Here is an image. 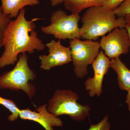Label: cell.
Masks as SVG:
<instances>
[{
    "label": "cell",
    "mask_w": 130,
    "mask_h": 130,
    "mask_svg": "<svg viewBox=\"0 0 130 130\" xmlns=\"http://www.w3.org/2000/svg\"><path fill=\"white\" fill-rule=\"evenodd\" d=\"M25 8L20 11L14 20H11L5 30L2 42L4 51L0 56V68L14 65L20 54L28 52L32 54L35 50H44L46 45L38 36L35 21L41 19L26 20Z\"/></svg>",
    "instance_id": "obj_1"
},
{
    "label": "cell",
    "mask_w": 130,
    "mask_h": 130,
    "mask_svg": "<svg viewBox=\"0 0 130 130\" xmlns=\"http://www.w3.org/2000/svg\"><path fill=\"white\" fill-rule=\"evenodd\" d=\"M116 17L113 11L102 6L88 8L81 18V38L95 41L115 28H125L126 23L125 17Z\"/></svg>",
    "instance_id": "obj_2"
},
{
    "label": "cell",
    "mask_w": 130,
    "mask_h": 130,
    "mask_svg": "<svg viewBox=\"0 0 130 130\" xmlns=\"http://www.w3.org/2000/svg\"><path fill=\"white\" fill-rule=\"evenodd\" d=\"M28 56L25 53L19 55L13 69L0 75V89L24 91L30 99L35 94L36 90L30 81L35 80L37 75L29 67Z\"/></svg>",
    "instance_id": "obj_3"
},
{
    "label": "cell",
    "mask_w": 130,
    "mask_h": 130,
    "mask_svg": "<svg viewBox=\"0 0 130 130\" xmlns=\"http://www.w3.org/2000/svg\"><path fill=\"white\" fill-rule=\"evenodd\" d=\"M79 96L69 90L57 89L49 100L47 109L56 117L67 115L73 120L81 121L90 115V107L78 102Z\"/></svg>",
    "instance_id": "obj_4"
},
{
    "label": "cell",
    "mask_w": 130,
    "mask_h": 130,
    "mask_svg": "<svg viewBox=\"0 0 130 130\" xmlns=\"http://www.w3.org/2000/svg\"><path fill=\"white\" fill-rule=\"evenodd\" d=\"M81 17L78 13L67 15L62 9L53 12L50 18V24L41 28L42 32L53 35L59 40H70L81 38L80 28L78 22Z\"/></svg>",
    "instance_id": "obj_5"
},
{
    "label": "cell",
    "mask_w": 130,
    "mask_h": 130,
    "mask_svg": "<svg viewBox=\"0 0 130 130\" xmlns=\"http://www.w3.org/2000/svg\"><path fill=\"white\" fill-rule=\"evenodd\" d=\"M69 44L74 73L77 77L83 78L88 73L89 65L93 63L100 52V43L75 38L70 40Z\"/></svg>",
    "instance_id": "obj_6"
},
{
    "label": "cell",
    "mask_w": 130,
    "mask_h": 130,
    "mask_svg": "<svg viewBox=\"0 0 130 130\" xmlns=\"http://www.w3.org/2000/svg\"><path fill=\"white\" fill-rule=\"evenodd\" d=\"M101 48L109 59L119 58L129 52V36L125 28L117 27L106 36H103L100 43Z\"/></svg>",
    "instance_id": "obj_7"
},
{
    "label": "cell",
    "mask_w": 130,
    "mask_h": 130,
    "mask_svg": "<svg viewBox=\"0 0 130 130\" xmlns=\"http://www.w3.org/2000/svg\"><path fill=\"white\" fill-rule=\"evenodd\" d=\"M111 60L107 57L103 51L91 63L94 71L93 77H89L85 81V89L91 97H99L102 93L103 82L105 75L110 68Z\"/></svg>",
    "instance_id": "obj_8"
},
{
    "label": "cell",
    "mask_w": 130,
    "mask_h": 130,
    "mask_svg": "<svg viewBox=\"0 0 130 130\" xmlns=\"http://www.w3.org/2000/svg\"><path fill=\"white\" fill-rule=\"evenodd\" d=\"M61 41L51 40L46 44L48 48V54L41 55L38 57L41 62L40 68L42 70H50L72 61L70 47H67L62 45Z\"/></svg>",
    "instance_id": "obj_9"
},
{
    "label": "cell",
    "mask_w": 130,
    "mask_h": 130,
    "mask_svg": "<svg viewBox=\"0 0 130 130\" xmlns=\"http://www.w3.org/2000/svg\"><path fill=\"white\" fill-rule=\"evenodd\" d=\"M19 117L22 119L37 122L45 130H54L53 127H61L63 125L60 119L48 111L46 104L38 107L36 111H31L29 108L20 109Z\"/></svg>",
    "instance_id": "obj_10"
},
{
    "label": "cell",
    "mask_w": 130,
    "mask_h": 130,
    "mask_svg": "<svg viewBox=\"0 0 130 130\" xmlns=\"http://www.w3.org/2000/svg\"><path fill=\"white\" fill-rule=\"evenodd\" d=\"M110 68L113 69L118 76V84L121 90L128 91L130 90V69L120 59H111Z\"/></svg>",
    "instance_id": "obj_11"
},
{
    "label": "cell",
    "mask_w": 130,
    "mask_h": 130,
    "mask_svg": "<svg viewBox=\"0 0 130 130\" xmlns=\"http://www.w3.org/2000/svg\"><path fill=\"white\" fill-rule=\"evenodd\" d=\"M3 11L11 19L16 18L20 11L26 6L40 4L38 0H1Z\"/></svg>",
    "instance_id": "obj_12"
},
{
    "label": "cell",
    "mask_w": 130,
    "mask_h": 130,
    "mask_svg": "<svg viewBox=\"0 0 130 130\" xmlns=\"http://www.w3.org/2000/svg\"><path fill=\"white\" fill-rule=\"evenodd\" d=\"M106 0H64V6L72 13H78L84 9L102 6Z\"/></svg>",
    "instance_id": "obj_13"
},
{
    "label": "cell",
    "mask_w": 130,
    "mask_h": 130,
    "mask_svg": "<svg viewBox=\"0 0 130 130\" xmlns=\"http://www.w3.org/2000/svg\"><path fill=\"white\" fill-rule=\"evenodd\" d=\"M0 105L5 107L11 113L8 118L9 121H14L19 118L20 109L12 100L0 96Z\"/></svg>",
    "instance_id": "obj_14"
},
{
    "label": "cell",
    "mask_w": 130,
    "mask_h": 130,
    "mask_svg": "<svg viewBox=\"0 0 130 130\" xmlns=\"http://www.w3.org/2000/svg\"><path fill=\"white\" fill-rule=\"evenodd\" d=\"M11 18L3 11L0 5V47L2 46V42L5 30L6 29Z\"/></svg>",
    "instance_id": "obj_15"
},
{
    "label": "cell",
    "mask_w": 130,
    "mask_h": 130,
    "mask_svg": "<svg viewBox=\"0 0 130 130\" xmlns=\"http://www.w3.org/2000/svg\"><path fill=\"white\" fill-rule=\"evenodd\" d=\"M113 11L118 17H125L130 14V0H126Z\"/></svg>",
    "instance_id": "obj_16"
},
{
    "label": "cell",
    "mask_w": 130,
    "mask_h": 130,
    "mask_svg": "<svg viewBox=\"0 0 130 130\" xmlns=\"http://www.w3.org/2000/svg\"><path fill=\"white\" fill-rule=\"evenodd\" d=\"M87 130H111L109 117L106 115L97 124L91 125L90 127Z\"/></svg>",
    "instance_id": "obj_17"
},
{
    "label": "cell",
    "mask_w": 130,
    "mask_h": 130,
    "mask_svg": "<svg viewBox=\"0 0 130 130\" xmlns=\"http://www.w3.org/2000/svg\"><path fill=\"white\" fill-rule=\"evenodd\" d=\"M126 0H106L102 6L108 10L113 11L119 6Z\"/></svg>",
    "instance_id": "obj_18"
},
{
    "label": "cell",
    "mask_w": 130,
    "mask_h": 130,
    "mask_svg": "<svg viewBox=\"0 0 130 130\" xmlns=\"http://www.w3.org/2000/svg\"><path fill=\"white\" fill-rule=\"evenodd\" d=\"M51 2V6H56L64 2V0H49Z\"/></svg>",
    "instance_id": "obj_19"
},
{
    "label": "cell",
    "mask_w": 130,
    "mask_h": 130,
    "mask_svg": "<svg viewBox=\"0 0 130 130\" xmlns=\"http://www.w3.org/2000/svg\"><path fill=\"white\" fill-rule=\"evenodd\" d=\"M127 93L125 103L128 106V110L130 111V90L127 91Z\"/></svg>",
    "instance_id": "obj_20"
},
{
    "label": "cell",
    "mask_w": 130,
    "mask_h": 130,
    "mask_svg": "<svg viewBox=\"0 0 130 130\" xmlns=\"http://www.w3.org/2000/svg\"><path fill=\"white\" fill-rule=\"evenodd\" d=\"M125 28H126V30L128 32V36H129V51L130 53V23H126V24Z\"/></svg>",
    "instance_id": "obj_21"
},
{
    "label": "cell",
    "mask_w": 130,
    "mask_h": 130,
    "mask_svg": "<svg viewBox=\"0 0 130 130\" xmlns=\"http://www.w3.org/2000/svg\"><path fill=\"white\" fill-rule=\"evenodd\" d=\"M125 18L126 23H130V14L126 15L125 17Z\"/></svg>",
    "instance_id": "obj_22"
},
{
    "label": "cell",
    "mask_w": 130,
    "mask_h": 130,
    "mask_svg": "<svg viewBox=\"0 0 130 130\" xmlns=\"http://www.w3.org/2000/svg\"></svg>",
    "instance_id": "obj_23"
}]
</instances>
